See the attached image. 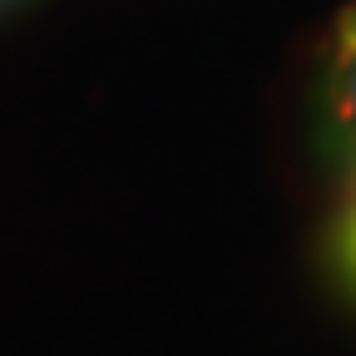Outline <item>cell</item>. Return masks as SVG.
I'll use <instances>...</instances> for the list:
<instances>
[{
  "instance_id": "1",
  "label": "cell",
  "mask_w": 356,
  "mask_h": 356,
  "mask_svg": "<svg viewBox=\"0 0 356 356\" xmlns=\"http://www.w3.org/2000/svg\"><path fill=\"white\" fill-rule=\"evenodd\" d=\"M322 134L327 149L356 159V0L337 15L332 55L322 74Z\"/></svg>"
},
{
  "instance_id": "2",
  "label": "cell",
  "mask_w": 356,
  "mask_h": 356,
  "mask_svg": "<svg viewBox=\"0 0 356 356\" xmlns=\"http://www.w3.org/2000/svg\"><path fill=\"white\" fill-rule=\"evenodd\" d=\"M337 267L346 287L356 292V188H351V208L341 213V228H337Z\"/></svg>"
}]
</instances>
